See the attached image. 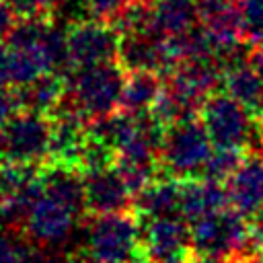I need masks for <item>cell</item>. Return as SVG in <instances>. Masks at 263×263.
I'll return each instance as SVG.
<instances>
[{"label":"cell","mask_w":263,"mask_h":263,"mask_svg":"<svg viewBox=\"0 0 263 263\" xmlns=\"http://www.w3.org/2000/svg\"><path fill=\"white\" fill-rule=\"evenodd\" d=\"M84 201L86 212L92 216L129 212L134 203V193L123 181L117 166L84 173Z\"/></svg>","instance_id":"12"},{"label":"cell","mask_w":263,"mask_h":263,"mask_svg":"<svg viewBox=\"0 0 263 263\" xmlns=\"http://www.w3.org/2000/svg\"><path fill=\"white\" fill-rule=\"evenodd\" d=\"M29 263H68V261L58 257V255L45 253V251H33V257H31Z\"/></svg>","instance_id":"28"},{"label":"cell","mask_w":263,"mask_h":263,"mask_svg":"<svg viewBox=\"0 0 263 263\" xmlns=\"http://www.w3.org/2000/svg\"><path fill=\"white\" fill-rule=\"evenodd\" d=\"M33 251L16 236L0 230V263H29Z\"/></svg>","instance_id":"23"},{"label":"cell","mask_w":263,"mask_h":263,"mask_svg":"<svg viewBox=\"0 0 263 263\" xmlns=\"http://www.w3.org/2000/svg\"><path fill=\"white\" fill-rule=\"evenodd\" d=\"M261 119H263V115H261Z\"/></svg>","instance_id":"33"},{"label":"cell","mask_w":263,"mask_h":263,"mask_svg":"<svg viewBox=\"0 0 263 263\" xmlns=\"http://www.w3.org/2000/svg\"><path fill=\"white\" fill-rule=\"evenodd\" d=\"M21 111V101L16 88L8 82H0V125H4L12 115Z\"/></svg>","instance_id":"25"},{"label":"cell","mask_w":263,"mask_h":263,"mask_svg":"<svg viewBox=\"0 0 263 263\" xmlns=\"http://www.w3.org/2000/svg\"><path fill=\"white\" fill-rule=\"evenodd\" d=\"M253 240L247 216L232 210H220L191 222V245L197 255L230 259L249 249Z\"/></svg>","instance_id":"6"},{"label":"cell","mask_w":263,"mask_h":263,"mask_svg":"<svg viewBox=\"0 0 263 263\" xmlns=\"http://www.w3.org/2000/svg\"><path fill=\"white\" fill-rule=\"evenodd\" d=\"M142 247L150 263H191L195 257L191 228L181 216H164L140 222Z\"/></svg>","instance_id":"10"},{"label":"cell","mask_w":263,"mask_h":263,"mask_svg":"<svg viewBox=\"0 0 263 263\" xmlns=\"http://www.w3.org/2000/svg\"><path fill=\"white\" fill-rule=\"evenodd\" d=\"M16 21H18V14L12 10V6L6 0H0V39H6L10 35Z\"/></svg>","instance_id":"26"},{"label":"cell","mask_w":263,"mask_h":263,"mask_svg":"<svg viewBox=\"0 0 263 263\" xmlns=\"http://www.w3.org/2000/svg\"><path fill=\"white\" fill-rule=\"evenodd\" d=\"M16 92H18L21 109L51 115L66 97V80H64V74L47 72L37 76L25 86H18Z\"/></svg>","instance_id":"19"},{"label":"cell","mask_w":263,"mask_h":263,"mask_svg":"<svg viewBox=\"0 0 263 263\" xmlns=\"http://www.w3.org/2000/svg\"><path fill=\"white\" fill-rule=\"evenodd\" d=\"M261 146H263V140H261Z\"/></svg>","instance_id":"32"},{"label":"cell","mask_w":263,"mask_h":263,"mask_svg":"<svg viewBox=\"0 0 263 263\" xmlns=\"http://www.w3.org/2000/svg\"><path fill=\"white\" fill-rule=\"evenodd\" d=\"M242 160V150L240 148H226V146H216L205 160L199 177L210 179V181H228V177L236 171V166Z\"/></svg>","instance_id":"22"},{"label":"cell","mask_w":263,"mask_h":263,"mask_svg":"<svg viewBox=\"0 0 263 263\" xmlns=\"http://www.w3.org/2000/svg\"><path fill=\"white\" fill-rule=\"evenodd\" d=\"M86 253L99 263H127L144 255L136 214L129 210L95 216L86 226Z\"/></svg>","instance_id":"4"},{"label":"cell","mask_w":263,"mask_h":263,"mask_svg":"<svg viewBox=\"0 0 263 263\" xmlns=\"http://www.w3.org/2000/svg\"><path fill=\"white\" fill-rule=\"evenodd\" d=\"M66 261H68V263H99V261H95L86 251H84V253H82V251H76V253L68 255Z\"/></svg>","instance_id":"29"},{"label":"cell","mask_w":263,"mask_h":263,"mask_svg":"<svg viewBox=\"0 0 263 263\" xmlns=\"http://www.w3.org/2000/svg\"><path fill=\"white\" fill-rule=\"evenodd\" d=\"M125 70L119 62L76 68L66 80V101L86 119H99L119 109Z\"/></svg>","instance_id":"2"},{"label":"cell","mask_w":263,"mask_h":263,"mask_svg":"<svg viewBox=\"0 0 263 263\" xmlns=\"http://www.w3.org/2000/svg\"><path fill=\"white\" fill-rule=\"evenodd\" d=\"M226 92L253 111L259 119L263 115V74L253 62H240L224 72L222 78Z\"/></svg>","instance_id":"18"},{"label":"cell","mask_w":263,"mask_h":263,"mask_svg":"<svg viewBox=\"0 0 263 263\" xmlns=\"http://www.w3.org/2000/svg\"><path fill=\"white\" fill-rule=\"evenodd\" d=\"M129 2L132 0H84L88 16L105 23H113Z\"/></svg>","instance_id":"24"},{"label":"cell","mask_w":263,"mask_h":263,"mask_svg":"<svg viewBox=\"0 0 263 263\" xmlns=\"http://www.w3.org/2000/svg\"><path fill=\"white\" fill-rule=\"evenodd\" d=\"M214 150L201 119L189 117L164 127L160 144V168L168 177L189 179L197 177Z\"/></svg>","instance_id":"5"},{"label":"cell","mask_w":263,"mask_h":263,"mask_svg":"<svg viewBox=\"0 0 263 263\" xmlns=\"http://www.w3.org/2000/svg\"><path fill=\"white\" fill-rule=\"evenodd\" d=\"M191 263H228L226 259H220V257H208V255H197L193 257Z\"/></svg>","instance_id":"30"},{"label":"cell","mask_w":263,"mask_h":263,"mask_svg":"<svg viewBox=\"0 0 263 263\" xmlns=\"http://www.w3.org/2000/svg\"><path fill=\"white\" fill-rule=\"evenodd\" d=\"M6 160V146H4V134H2V125H0V162Z\"/></svg>","instance_id":"31"},{"label":"cell","mask_w":263,"mask_h":263,"mask_svg":"<svg viewBox=\"0 0 263 263\" xmlns=\"http://www.w3.org/2000/svg\"><path fill=\"white\" fill-rule=\"evenodd\" d=\"M164 82L160 80L158 72L152 70H134L125 76V84L121 90L119 111L129 115H144L150 113L154 103L158 101Z\"/></svg>","instance_id":"17"},{"label":"cell","mask_w":263,"mask_h":263,"mask_svg":"<svg viewBox=\"0 0 263 263\" xmlns=\"http://www.w3.org/2000/svg\"><path fill=\"white\" fill-rule=\"evenodd\" d=\"M41 166L4 160L0 162V220L21 226L27 210L41 191Z\"/></svg>","instance_id":"9"},{"label":"cell","mask_w":263,"mask_h":263,"mask_svg":"<svg viewBox=\"0 0 263 263\" xmlns=\"http://www.w3.org/2000/svg\"><path fill=\"white\" fill-rule=\"evenodd\" d=\"M132 212L140 222L181 216V181L177 177H156L134 195Z\"/></svg>","instance_id":"15"},{"label":"cell","mask_w":263,"mask_h":263,"mask_svg":"<svg viewBox=\"0 0 263 263\" xmlns=\"http://www.w3.org/2000/svg\"><path fill=\"white\" fill-rule=\"evenodd\" d=\"M70 70L117 62L121 35L113 23L88 18L72 23L66 31Z\"/></svg>","instance_id":"8"},{"label":"cell","mask_w":263,"mask_h":263,"mask_svg":"<svg viewBox=\"0 0 263 263\" xmlns=\"http://www.w3.org/2000/svg\"><path fill=\"white\" fill-rule=\"evenodd\" d=\"M228 191L218 181L203 177H189L181 181V216L187 222H195L203 216L220 212L226 208Z\"/></svg>","instance_id":"16"},{"label":"cell","mask_w":263,"mask_h":263,"mask_svg":"<svg viewBox=\"0 0 263 263\" xmlns=\"http://www.w3.org/2000/svg\"><path fill=\"white\" fill-rule=\"evenodd\" d=\"M199 8L197 0H154L152 2V25L154 31L171 37L181 35L197 27Z\"/></svg>","instance_id":"20"},{"label":"cell","mask_w":263,"mask_h":263,"mask_svg":"<svg viewBox=\"0 0 263 263\" xmlns=\"http://www.w3.org/2000/svg\"><path fill=\"white\" fill-rule=\"evenodd\" d=\"M199 23L210 35L216 55L224 49L236 47L242 41L240 37V18L236 0H197Z\"/></svg>","instance_id":"14"},{"label":"cell","mask_w":263,"mask_h":263,"mask_svg":"<svg viewBox=\"0 0 263 263\" xmlns=\"http://www.w3.org/2000/svg\"><path fill=\"white\" fill-rule=\"evenodd\" d=\"M86 212L84 175L76 166L43 162L41 191L25 214L21 230L39 247H60L72 238Z\"/></svg>","instance_id":"1"},{"label":"cell","mask_w":263,"mask_h":263,"mask_svg":"<svg viewBox=\"0 0 263 263\" xmlns=\"http://www.w3.org/2000/svg\"><path fill=\"white\" fill-rule=\"evenodd\" d=\"M240 37L251 47H263V0H236Z\"/></svg>","instance_id":"21"},{"label":"cell","mask_w":263,"mask_h":263,"mask_svg":"<svg viewBox=\"0 0 263 263\" xmlns=\"http://www.w3.org/2000/svg\"><path fill=\"white\" fill-rule=\"evenodd\" d=\"M201 123L214 146L245 148L263 140V119L228 92H212L199 107Z\"/></svg>","instance_id":"3"},{"label":"cell","mask_w":263,"mask_h":263,"mask_svg":"<svg viewBox=\"0 0 263 263\" xmlns=\"http://www.w3.org/2000/svg\"><path fill=\"white\" fill-rule=\"evenodd\" d=\"M251 232H253V242H255L257 247H263V208L253 216Z\"/></svg>","instance_id":"27"},{"label":"cell","mask_w":263,"mask_h":263,"mask_svg":"<svg viewBox=\"0 0 263 263\" xmlns=\"http://www.w3.org/2000/svg\"><path fill=\"white\" fill-rule=\"evenodd\" d=\"M117 62L125 72L152 70L158 74H171L175 70L168 39L156 31L121 35Z\"/></svg>","instance_id":"11"},{"label":"cell","mask_w":263,"mask_h":263,"mask_svg":"<svg viewBox=\"0 0 263 263\" xmlns=\"http://www.w3.org/2000/svg\"><path fill=\"white\" fill-rule=\"evenodd\" d=\"M6 160L43 164L49 156L51 144V117L45 113L21 109L4 125Z\"/></svg>","instance_id":"7"},{"label":"cell","mask_w":263,"mask_h":263,"mask_svg":"<svg viewBox=\"0 0 263 263\" xmlns=\"http://www.w3.org/2000/svg\"><path fill=\"white\" fill-rule=\"evenodd\" d=\"M230 208L242 216H255L263 208V150L240 160L226 181Z\"/></svg>","instance_id":"13"}]
</instances>
